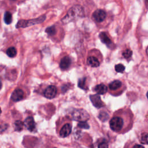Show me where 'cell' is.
<instances>
[{
  "instance_id": "4fadbf2b",
  "label": "cell",
  "mask_w": 148,
  "mask_h": 148,
  "mask_svg": "<svg viewBox=\"0 0 148 148\" xmlns=\"http://www.w3.org/2000/svg\"><path fill=\"white\" fill-rule=\"evenodd\" d=\"M87 63L89 66L93 68H97L100 64L98 60L93 56H90L88 57L87 60Z\"/></svg>"
},
{
  "instance_id": "d6986e66",
  "label": "cell",
  "mask_w": 148,
  "mask_h": 148,
  "mask_svg": "<svg viewBox=\"0 0 148 148\" xmlns=\"http://www.w3.org/2000/svg\"><path fill=\"white\" fill-rule=\"evenodd\" d=\"M24 123L20 120H17L14 122V130L17 131H20L23 130Z\"/></svg>"
},
{
  "instance_id": "277c9868",
  "label": "cell",
  "mask_w": 148,
  "mask_h": 148,
  "mask_svg": "<svg viewBox=\"0 0 148 148\" xmlns=\"http://www.w3.org/2000/svg\"><path fill=\"white\" fill-rule=\"evenodd\" d=\"M46 18L45 16H42L39 17L38 18L29 20H20L16 24V28H24L28 26H31L36 24H39L43 21H45Z\"/></svg>"
},
{
  "instance_id": "ac0fdd59",
  "label": "cell",
  "mask_w": 148,
  "mask_h": 148,
  "mask_svg": "<svg viewBox=\"0 0 148 148\" xmlns=\"http://www.w3.org/2000/svg\"><path fill=\"white\" fill-rule=\"evenodd\" d=\"M109 114L107 112L102 110L101 112H100V113H99L98 115V118L102 121H106L108 120L109 119Z\"/></svg>"
},
{
  "instance_id": "4dcf8cb0",
  "label": "cell",
  "mask_w": 148,
  "mask_h": 148,
  "mask_svg": "<svg viewBox=\"0 0 148 148\" xmlns=\"http://www.w3.org/2000/svg\"><path fill=\"white\" fill-rule=\"evenodd\" d=\"M146 96H147V99H148V91H147V94H146Z\"/></svg>"
},
{
  "instance_id": "d6a6232c",
  "label": "cell",
  "mask_w": 148,
  "mask_h": 148,
  "mask_svg": "<svg viewBox=\"0 0 148 148\" xmlns=\"http://www.w3.org/2000/svg\"><path fill=\"white\" fill-rule=\"evenodd\" d=\"M12 1H17V0H12Z\"/></svg>"
},
{
  "instance_id": "9a60e30c",
  "label": "cell",
  "mask_w": 148,
  "mask_h": 148,
  "mask_svg": "<svg viewBox=\"0 0 148 148\" xmlns=\"http://www.w3.org/2000/svg\"><path fill=\"white\" fill-rule=\"evenodd\" d=\"M121 85H122V83L120 80H116L112 82L109 84V88L112 90H116L119 88L121 86Z\"/></svg>"
},
{
  "instance_id": "f1b7e54d",
  "label": "cell",
  "mask_w": 148,
  "mask_h": 148,
  "mask_svg": "<svg viewBox=\"0 0 148 148\" xmlns=\"http://www.w3.org/2000/svg\"><path fill=\"white\" fill-rule=\"evenodd\" d=\"M2 82H1V80H0V90H1V88H2Z\"/></svg>"
},
{
  "instance_id": "603a6c76",
  "label": "cell",
  "mask_w": 148,
  "mask_h": 148,
  "mask_svg": "<svg viewBox=\"0 0 148 148\" xmlns=\"http://www.w3.org/2000/svg\"><path fill=\"white\" fill-rule=\"evenodd\" d=\"M132 51L129 49H125L122 53L123 56L125 58H129L130 57H131V56H132Z\"/></svg>"
},
{
  "instance_id": "83f0119b",
  "label": "cell",
  "mask_w": 148,
  "mask_h": 148,
  "mask_svg": "<svg viewBox=\"0 0 148 148\" xmlns=\"http://www.w3.org/2000/svg\"><path fill=\"white\" fill-rule=\"evenodd\" d=\"M139 1H144L146 5V8L148 9V0H139Z\"/></svg>"
},
{
  "instance_id": "5bb4252c",
  "label": "cell",
  "mask_w": 148,
  "mask_h": 148,
  "mask_svg": "<svg viewBox=\"0 0 148 148\" xmlns=\"http://www.w3.org/2000/svg\"><path fill=\"white\" fill-rule=\"evenodd\" d=\"M94 90L98 94H104L107 92L108 88L105 84H99L95 87Z\"/></svg>"
},
{
  "instance_id": "52a82bcc",
  "label": "cell",
  "mask_w": 148,
  "mask_h": 148,
  "mask_svg": "<svg viewBox=\"0 0 148 148\" xmlns=\"http://www.w3.org/2000/svg\"><path fill=\"white\" fill-rule=\"evenodd\" d=\"M90 99L92 105L97 108H100L104 106V103L102 101L99 94H94L90 96Z\"/></svg>"
},
{
  "instance_id": "ffe728a7",
  "label": "cell",
  "mask_w": 148,
  "mask_h": 148,
  "mask_svg": "<svg viewBox=\"0 0 148 148\" xmlns=\"http://www.w3.org/2000/svg\"><path fill=\"white\" fill-rule=\"evenodd\" d=\"M140 141L143 144L148 145V133L143 132L141 134L140 137Z\"/></svg>"
},
{
  "instance_id": "e0dca14e",
  "label": "cell",
  "mask_w": 148,
  "mask_h": 148,
  "mask_svg": "<svg viewBox=\"0 0 148 148\" xmlns=\"http://www.w3.org/2000/svg\"><path fill=\"white\" fill-rule=\"evenodd\" d=\"M6 54L10 58L14 57L17 54V50L15 47H10L6 50Z\"/></svg>"
},
{
  "instance_id": "d4e9b609",
  "label": "cell",
  "mask_w": 148,
  "mask_h": 148,
  "mask_svg": "<svg viewBox=\"0 0 148 148\" xmlns=\"http://www.w3.org/2000/svg\"><path fill=\"white\" fill-rule=\"evenodd\" d=\"M77 126L81 128H84V129H88L90 128L88 124L86 121L79 122L77 124Z\"/></svg>"
},
{
  "instance_id": "484cf974",
  "label": "cell",
  "mask_w": 148,
  "mask_h": 148,
  "mask_svg": "<svg viewBox=\"0 0 148 148\" xmlns=\"http://www.w3.org/2000/svg\"><path fill=\"white\" fill-rule=\"evenodd\" d=\"M98 148H108V145L105 142H102L98 145Z\"/></svg>"
},
{
  "instance_id": "3957f363",
  "label": "cell",
  "mask_w": 148,
  "mask_h": 148,
  "mask_svg": "<svg viewBox=\"0 0 148 148\" xmlns=\"http://www.w3.org/2000/svg\"><path fill=\"white\" fill-rule=\"evenodd\" d=\"M124 121L123 117L118 116H114L109 121V125L111 130L114 132L121 131L124 127Z\"/></svg>"
},
{
  "instance_id": "9c48e42d",
  "label": "cell",
  "mask_w": 148,
  "mask_h": 148,
  "mask_svg": "<svg viewBox=\"0 0 148 148\" xmlns=\"http://www.w3.org/2000/svg\"><path fill=\"white\" fill-rule=\"evenodd\" d=\"M72 131V125L69 123L64 124L60 131V136L62 138L68 136Z\"/></svg>"
},
{
  "instance_id": "8fae6325",
  "label": "cell",
  "mask_w": 148,
  "mask_h": 148,
  "mask_svg": "<svg viewBox=\"0 0 148 148\" xmlns=\"http://www.w3.org/2000/svg\"><path fill=\"white\" fill-rule=\"evenodd\" d=\"M71 60L68 56L64 57L60 61V67L62 70L67 69L71 65Z\"/></svg>"
},
{
  "instance_id": "7c38bea8",
  "label": "cell",
  "mask_w": 148,
  "mask_h": 148,
  "mask_svg": "<svg viewBox=\"0 0 148 148\" xmlns=\"http://www.w3.org/2000/svg\"><path fill=\"white\" fill-rule=\"evenodd\" d=\"M24 124L25 126L27 127V128L31 131H33L35 127V123L34 119L32 117H27L25 120Z\"/></svg>"
},
{
  "instance_id": "8992f818",
  "label": "cell",
  "mask_w": 148,
  "mask_h": 148,
  "mask_svg": "<svg viewBox=\"0 0 148 148\" xmlns=\"http://www.w3.org/2000/svg\"><path fill=\"white\" fill-rule=\"evenodd\" d=\"M57 94V88L53 85L48 86L44 91L43 94L45 97L49 99H51L55 97Z\"/></svg>"
},
{
  "instance_id": "7402d4cb",
  "label": "cell",
  "mask_w": 148,
  "mask_h": 148,
  "mask_svg": "<svg viewBox=\"0 0 148 148\" xmlns=\"http://www.w3.org/2000/svg\"><path fill=\"white\" fill-rule=\"evenodd\" d=\"M46 32H47L50 35H54L56 33V29L55 26L53 25L49 27L46 29Z\"/></svg>"
},
{
  "instance_id": "30bf717a",
  "label": "cell",
  "mask_w": 148,
  "mask_h": 148,
  "mask_svg": "<svg viewBox=\"0 0 148 148\" xmlns=\"http://www.w3.org/2000/svg\"><path fill=\"white\" fill-rule=\"evenodd\" d=\"M99 38H100L101 42L105 44L108 47H111L113 46V43L111 41L110 39L108 37L107 34L104 32H102L99 34Z\"/></svg>"
},
{
  "instance_id": "7a4b0ae2",
  "label": "cell",
  "mask_w": 148,
  "mask_h": 148,
  "mask_svg": "<svg viewBox=\"0 0 148 148\" xmlns=\"http://www.w3.org/2000/svg\"><path fill=\"white\" fill-rule=\"evenodd\" d=\"M71 116L73 120L79 122L86 121L90 118L87 112L82 109H73L71 112Z\"/></svg>"
},
{
  "instance_id": "44dd1931",
  "label": "cell",
  "mask_w": 148,
  "mask_h": 148,
  "mask_svg": "<svg viewBox=\"0 0 148 148\" xmlns=\"http://www.w3.org/2000/svg\"><path fill=\"white\" fill-rule=\"evenodd\" d=\"M86 77H83L81 78L79 80L78 82V86L80 88H82L83 90H86Z\"/></svg>"
},
{
  "instance_id": "5b68a950",
  "label": "cell",
  "mask_w": 148,
  "mask_h": 148,
  "mask_svg": "<svg viewBox=\"0 0 148 148\" xmlns=\"http://www.w3.org/2000/svg\"><path fill=\"white\" fill-rule=\"evenodd\" d=\"M106 13L102 9H97L92 13V18L97 22H102L106 18Z\"/></svg>"
},
{
  "instance_id": "1f68e13d",
  "label": "cell",
  "mask_w": 148,
  "mask_h": 148,
  "mask_svg": "<svg viewBox=\"0 0 148 148\" xmlns=\"http://www.w3.org/2000/svg\"><path fill=\"white\" fill-rule=\"evenodd\" d=\"M1 109L0 108V114H1Z\"/></svg>"
},
{
  "instance_id": "f546056e",
  "label": "cell",
  "mask_w": 148,
  "mask_h": 148,
  "mask_svg": "<svg viewBox=\"0 0 148 148\" xmlns=\"http://www.w3.org/2000/svg\"><path fill=\"white\" fill-rule=\"evenodd\" d=\"M146 54H147V56H148V47H147V49H146Z\"/></svg>"
},
{
  "instance_id": "ba28073f",
  "label": "cell",
  "mask_w": 148,
  "mask_h": 148,
  "mask_svg": "<svg viewBox=\"0 0 148 148\" xmlns=\"http://www.w3.org/2000/svg\"><path fill=\"white\" fill-rule=\"evenodd\" d=\"M24 95V91L21 89H16L12 94L11 99L14 102H17L23 99Z\"/></svg>"
},
{
  "instance_id": "2e32d148",
  "label": "cell",
  "mask_w": 148,
  "mask_h": 148,
  "mask_svg": "<svg viewBox=\"0 0 148 148\" xmlns=\"http://www.w3.org/2000/svg\"><path fill=\"white\" fill-rule=\"evenodd\" d=\"M4 21L6 24H10L12 21V15L10 12L6 11L4 14Z\"/></svg>"
},
{
  "instance_id": "cb8c5ba5",
  "label": "cell",
  "mask_w": 148,
  "mask_h": 148,
  "mask_svg": "<svg viewBox=\"0 0 148 148\" xmlns=\"http://www.w3.org/2000/svg\"><path fill=\"white\" fill-rule=\"evenodd\" d=\"M115 70L117 72L122 73L125 70V66L121 64H117L115 65Z\"/></svg>"
},
{
  "instance_id": "4316f807",
  "label": "cell",
  "mask_w": 148,
  "mask_h": 148,
  "mask_svg": "<svg viewBox=\"0 0 148 148\" xmlns=\"http://www.w3.org/2000/svg\"><path fill=\"white\" fill-rule=\"evenodd\" d=\"M132 148H145L143 146L140 145H138V144H136Z\"/></svg>"
},
{
  "instance_id": "6da1fadb",
  "label": "cell",
  "mask_w": 148,
  "mask_h": 148,
  "mask_svg": "<svg viewBox=\"0 0 148 148\" xmlns=\"http://www.w3.org/2000/svg\"><path fill=\"white\" fill-rule=\"evenodd\" d=\"M84 16V12L83 8L78 5H74L71 7L68 11L65 16L61 19V21L64 24H67L69 22L75 21Z\"/></svg>"
}]
</instances>
